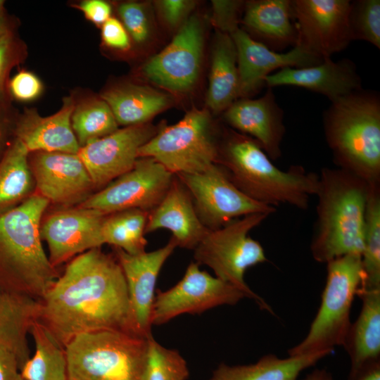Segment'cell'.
Returning a JSON list of instances; mask_svg holds the SVG:
<instances>
[{
    "label": "cell",
    "mask_w": 380,
    "mask_h": 380,
    "mask_svg": "<svg viewBox=\"0 0 380 380\" xmlns=\"http://www.w3.org/2000/svg\"><path fill=\"white\" fill-rule=\"evenodd\" d=\"M264 82L267 88L287 85L307 89L324 95L331 102L362 89L355 63L347 58L334 61L326 58L308 68H284L265 77Z\"/></svg>",
    "instance_id": "obj_21"
},
{
    "label": "cell",
    "mask_w": 380,
    "mask_h": 380,
    "mask_svg": "<svg viewBox=\"0 0 380 380\" xmlns=\"http://www.w3.org/2000/svg\"><path fill=\"white\" fill-rule=\"evenodd\" d=\"M323 125L336 167L380 184L379 94L362 89L331 102Z\"/></svg>",
    "instance_id": "obj_5"
},
{
    "label": "cell",
    "mask_w": 380,
    "mask_h": 380,
    "mask_svg": "<svg viewBox=\"0 0 380 380\" xmlns=\"http://www.w3.org/2000/svg\"><path fill=\"white\" fill-rule=\"evenodd\" d=\"M148 211L129 209L106 215L101 226L103 244L108 243L130 255L145 252L144 237Z\"/></svg>",
    "instance_id": "obj_32"
},
{
    "label": "cell",
    "mask_w": 380,
    "mask_h": 380,
    "mask_svg": "<svg viewBox=\"0 0 380 380\" xmlns=\"http://www.w3.org/2000/svg\"><path fill=\"white\" fill-rule=\"evenodd\" d=\"M246 294L213 277L191 262L183 278L167 291H158L152 307V325H160L184 313L201 314L222 305H235Z\"/></svg>",
    "instance_id": "obj_12"
},
{
    "label": "cell",
    "mask_w": 380,
    "mask_h": 380,
    "mask_svg": "<svg viewBox=\"0 0 380 380\" xmlns=\"http://www.w3.org/2000/svg\"><path fill=\"white\" fill-rule=\"evenodd\" d=\"M362 305L343 346L350 360L348 377L371 362L380 360V289L357 291Z\"/></svg>",
    "instance_id": "obj_25"
},
{
    "label": "cell",
    "mask_w": 380,
    "mask_h": 380,
    "mask_svg": "<svg viewBox=\"0 0 380 380\" xmlns=\"http://www.w3.org/2000/svg\"><path fill=\"white\" fill-rule=\"evenodd\" d=\"M39 303L37 321L63 347L79 334L103 329L138 334L122 268L100 248L70 260Z\"/></svg>",
    "instance_id": "obj_1"
},
{
    "label": "cell",
    "mask_w": 380,
    "mask_h": 380,
    "mask_svg": "<svg viewBox=\"0 0 380 380\" xmlns=\"http://www.w3.org/2000/svg\"><path fill=\"white\" fill-rule=\"evenodd\" d=\"M304 380H334V378L326 369H316L308 374Z\"/></svg>",
    "instance_id": "obj_48"
},
{
    "label": "cell",
    "mask_w": 380,
    "mask_h": 380,
    "mask_svg": "<svg viewBox=\"0 0 380 380\" xmlns=\"http://www.w3.org/2000/svg\"><path fill=\"white\" fill-rule=\"evenodd\" d=\"M103 42L109 48L119 51H127L130 48V37L117 18L110 17L101 26Z\"/></svg>",
    "instance_id": "obj_42"
},
{
    "label": "cell",
    "mask_w": 380,
    "mask_h": 380,
    "mask_svg": "<svg viewBox=\"0 0 380 380\" xmlns=\"http://www.w3.org/2000/svg\"><path fill=\"white\" fill-rule=\"evenodd\" d=\"M291 0H254L245 3L241 23L253 39L278 52L298 42Z\"/></svg>",
    "instance_id": "obj_24"
},
{
    "label": "cell",
    "mask_w": 380,
    "mask_h": 380,
    "mask_svg": "<svg viewBox=\"0 0 380 380\" xmlns=\"http://www.w3.org/2000/svg\"><path fill=\"white\" fill-rule=\"evenodd\" d=\"M35 193L63 208L77 206L95 190L77 153L36 151L29 154Z\"/></svg>",
    "instance_id": "obj_15"
},
{
    "label": "cell",
    "mask_w": 380,
    "mask_h": 380,
    "mask_svg": "<svg viewBox=\"0 0 380 380\" xmlns=\"http://www.w3.org/2000/svg\"><path fill=\"white\" fill-rule=\"evenodd\" d=\"M186 362L180 353L159 344L151 337L141 380H186Z\"/></svg>",
    "instance_id": "obj_35"
},
{
    "label": "cell",
    "mask_w": 380,
    "mask_h": 380,
    "mask_svg": "<svg viewBox=\"0 0 380 380\" xmlns=\"http://www.w3.org/2000/svg\"><path fill=\"white\" fill-rule=\"evenodd\" d=\"M159 128L150 122L125 127L80 147L77 154L94 189L99 191L104 188L130 170L138 159L139 149L156 135Z\"/></svg>",
    "instance_id": "obj_16"
},
{
    "label": "cell",
    "mask_w": 380,
    "mask_h": 380,
    "mask_svg": "<svg viewBox=\"0 0 380 380\" xmlns=\"http://www.w3.org/2000/svg\"><path fill=\"white\" fill-rule=\"evenodd\" d=\"M26 46L15 32L0 37V101H10L8 83L11 70L26 56Z\"/></svg>",
    "instance_id": "obj_37"
},
{
    "label": "cell",
    "mask_w": 380,
    "mask_h": 380,
    "mask_svg": "<svg viewBox=\"0 0 380 380\" xmlns=\"http://www.w3.org/2000/svg\"><path fill=\"white\" fill-rule=\"evenodd\" d=\"M39 307L38 300L0 286V346L16 355L20 368L31 356L28 336Z\"/></svg>",
    "instance_id": "obj_26"
},
{
    "label": "cell",
    "mask_w": 380,
    "mask_h": 380,
    "mask_svg": "<svg viewBox=\"0 0 380 380\" xmlns=\"http://www.w3.org/2000/svg\"><path fill=\"white\" fill-rule=\"evenodd\" d=\"M15 116L11 109L10 101H0V161L14 139L13 125Z\"/></svg>",
    "instance_id": "obj_43"
},
{
    "label": "cell",
    "mask_w": 380,
    "mask_h": 380,
    "mask_svg": "<svg viewBox=\"0 0 380 380\" xmlns=\"http://www.w3.org/2000/svg\"><path fill=\"white\" fill-rule=\"evenodd\" d=\"M86 18L96 25L102 26L110 18L112 8L109 3L103 0H84L76 5Z\"/></svg>",
    "instance_id": "obj_44"
},
{
    "label": "cell",
    "mask_w": 380,
    "mask_h": 380,
    "mask_svg": "<svg viewBox=\"0 0 380 380\" xmlns=\"http://www.w3.org/2000/svg\"><path fill=\"white\" fill-rule=\"evenodd\" d=\"M348 380H380V360L366 364Z\"/></svg>",
    "instance_id": "obj_46"
},
{
    "label": "cell",
    "mask_w": 380,
    "mask_h": 380,
    "mask_svg": "<svg viewBox=\"0 0 380 380\" xmlns=\"http://www.w3.org/2000/svg\"><path fill=\"white\" fill-rule=\"evenodd\" d=\"M331 353L319 351L286 358L268 354L254 364L230 366L223 363L209 380H297L303 370Z\"/></svg>",
    "instance_id": "obj_29"
},
{
    "label": "cell",
    "mask_w": 380,
    "mask_h": 380,
    "mask_svg": "<svg viewBox=\"0 0 380 380\" xmlns=\"http://www.w3.org/2000/svg\"><path fill=\"white\" fill-rule=\"evenodd\" d=\"M100 97L110 106L118 125L125 127L148 123L172 103L170 95L132 83L110 87Z\"/></svg>",
    "instance_id": "obj_27"
},
{
    "label": "cell",
    "mask_w": 380,
    "mask_h": 380,
    "mask_svg": "<svg viewBox=\"0 0 380 380\" xmlns=\"http://www.w3.org/2000/svg\"><path fill=\"white\" fill-rule=\"evenodd\" d=\"M34 351L20 368L24 380H68L64 347L37 320L32 324Z\"/></svg>",
    "instance_id": "obj_31"
},
{
    "label": "cell",
    "mask_w": 380,
    "mask_h": 380,
    "mask_svg": "<svg viewBox=\"0 0 380 380\" xmlns=\"http://www.w3.org/2000/svg\"><path fill=\"white\" fill-rule=\"evenodd\" d=\"M106 215L77 205L53 211L42 220L41 237L48 246L51 264L58 268L80 254L101 248Z\"/></svg>",
    "instance_id": "obj_17"
},
{
    "label": "cell",
    "mask_w": 380,
    "mask_h": 380,
    "mask_svg": "<svg viewBox=\"0 0 380 380\" xmlns=\"http://www.w3.org/2000/svg\"><path fill=\"white\" fill-rule=\"evenodd\" d=\"M175 175L150 157L139 158L133 167L77 206L108 215L129 209L150 212L167 193Z\"/></svg>",
    "instance_id": "obj_11"
},
{
    "label": "cell",
    "mask_w": 380,
    "mask_h": 380,
    "mask_svg": "<svg viewBox=\"0 0 380 380\" xmlns=\"http://www.w3.org/2000/svg\"><path fill=\"white\" fill-rule=\"evenodd\" d=\"M237 53L239 97L246 98L265 86L264 78L277 69L316 65L324 59L296 45L286 53L274 51L253 39L242 29L231 34Z\"/></svg>",
    "instance_id": "obj_19"
},
{
    "label": "cell",
    "mask_w": 380,
    "mask_h": 380,
    "mask_svg": "<svg viewBox=\"0 0 380 380\" xmlns=\"http://www.w3.org/2000/svg\"><path fill=\"white\" fill-rule=\"evenodd\" d=\"M0 380H24L18 357L2 346H0Z\"/></svg>",
    "instance_id": "obj_45"
},
{
    "label": "cell",
    "mask_w": 380,
    "mask_h": 380,
    "mask_svg": "<svg viewBox=\"0 0 380 380\" xmlns=\"http://www.w3.org/2000/svg\"><path fill=\"white\" fill-rule=\"evenodd\" d=\"M15 20L6 11L0 13V37L12 32H15Z\"/></svg>",
    "instance_id": "obj_47"
},
{
    "label": "cell",
    "mask_w": 380,
    "mask_h": 380,
    "mask_svg": "<svg viewBox=\"0 0 380 380\" xmlns=\"http://www.w3.org/2000/svg\"><path fill=\"white\" fill-rule=\"evenodd\" d=\"M176 247L177 245L172 238L159 249L137 255H130L113 247L114 255L126 280L134 330L147 338L152 337L151 317L157 278Z\"/></svg>",
    "instance_id": "obj_18"
},
{
    "label": "cell",
    "mask_w": 380,
    "mask_h": 380,
    "mask_svg": "<svg viewBox=\"0 0 380 380\" xmlns=\"http://www.w3.org/2000/svg\"><path fill=\"white\" fill-rule=\"evenodd\" d=\"M175 176L189 191L196 213L208 229L220 228L248 215H271L277 210L245 195L232 182L224 168L216 163L201 172Z\"/></svg>",
    "instance_id": "obj_10"
},
{
    "label": "cell",
    "mask_w": 380,
    "mask_h": 380,
    "mask_svg": "<svg viewBox=\"0 0 380 380\" xmlns=\"http://www.w3.org/2000/svg\"><path fill=\"white\" fill-rule=\"evenodd\" d=\"M360 289H380V184H369L365 209Z\"/></svg>",
    "instance_id": "obj_33"
},
{
    "label": "cell",
    "mask_w": 380,
    "mask_h": 380,
    "mask_svg": "<svg viewBox=\"0 0 380 380\" xmlns=\"http://www.w3.org/2000/svg\"><path fill=\"white\" fill-rule=\"evenodd\" d=\"M244 5L242 1H212V23L218 31L231 34L239 28L241 10Z\"/></svg>",
    "instance_id": "obj_40"
},
{
    "label": "cell",
    "mask_w": 380,
    "mask_h": 380,
    "mask_svg": "<svg viewBox=\"0 0 380 380\" xmlns=\"http://www.w3.org/2000/svg\"><path fill=\"white\" fill-rule=\"evenodd\" d=\"M269 215L251 214L220 228L208 229L194 249V258L198 265L210 267L216 277L240 289L261 309L272 312L270 306L244 280L245 272L249 267L267 261L262 246L248 234Z\"/></svg>",
    "instance_id": "obj_8"
},
{
    "label": "cell",
    "mask_w": 380,
    "mask_h": 380,
    "mask_svg": "<svg viewBox=\"0 0 380 380\" xmlns=\"http://www.w3.org/2000/svg\"><path fill=\"white\" fill-rule=\"evenodd\" d=\"M369 184L345 170L323 167L319 174L317 220L310 243L315 260L321 263L360 254Z\"/></svg>",
    "instance_id": "obj_4"
},
{
    "label": "cell",
    "mask_w": 380,
    "mask_h": 380,
    "mask_svg": "<svg viewBox=\"0 0 380 380\" xmlns=\"http://www.w3.org/2000/svg\"><path fill=\"white\" fill-rule=\"evenodd\" d=\"M71 126L80 147L119 129L110 106L101 97L75 103Z\"/></svg>",
    "instance_id": "obj_34"
},
{
    "label": "cell",
    "mask_w": 380,
    "mask_h": 380,
    "mask_svg": "<svg viewBox=\"0 0 380 380\" xmlns=\"http://www.w3.org/2000/svg\"><path fill=\"white\" fill-rule=\"evenodd\" d=\"M44 86L40 79L32 72L22 70L9 79L8 93L10 99L27 102L37 99Z\"/></svg>",
    "instance_id": "obj_39"
},
{
    "label": "cell",
    "mask_w": 380,
    "mask_h": 380,
    "mask_svg": "<svg viewBox=\"0 0 380 380\" xmlns=\"http://www.w3.org/2000/svg\"><path fill=\"white\" fill-rule=\"evenodd\" d=\"M348 25L353 40H364L380 49V1H350Z\"/></svg>",
    "instance_id": "obj_36"
},
{
    "label": "cell",
    "mask_w": 380,
    "mask_h": 380,
    "mask_svg": "<svg viewBox=\"0 0 380 380\" xmlns=\"http://www.w3.org/2000/svg\"><path fill=\"white\" fill-rule=\"evenodd\" d=\"M239 97L237 53L229 34L218 31L211 58L208 107L215 113L225 111Z\"/></svg>",
    "instance_id": "obj_28"
},
{
    "label": "cell",
    "mask_w": 380,
    "mask_h": 380,
    "mask_svg": "<svg viewBox=\"0 0 380 380\" xmlns=\"http://www.w3.org/2000/svg\"><path fill=\"white\" fill-rule=\"evenodd\" d=\"M149 338L120 329L75 336L64 347L68 380H141Z\"/></svg>",
    "instance_id": "obj_6"
},
{
    "label": "cell",
    "mask_w": 380,
    "mask_h": 380,
    "mask_svg": "<svg viewBox=\"0 0 380 380\" xmlns=\"http://www.w3.org/2000/svg\"><path fill=\"white\" fill-rule=\"evenodd\" d=\"M215 163L241 192L264 205L306 210L317 193L319 174L298 165L280 170L256 140L233 129L225 130L219 141Z\"/></svg>",
    "instance_id": "obj_2"
},
{
    "label": "cell",
    "mask_w": 380,
    "mask_h": 380,
    "mask_svg": "<svg viewBox=\"0 0 380 380\" xmlns=\"http://www.w3.org/2000/svg\"><path fill=\"white\" fill-rule=\"evenodd\" d=\"M218 146L209 110L194 108L177 123L160 125L138 158H152L175 175L194 174L215 163Z\"/></svg>",
    "instance_id": "obj_9"
},
{
    "label": "cell",
    "mask_w": 380,
    "mask_h": 380,
    "mask_svg": "<svg viewBox=\"0 0 380 380\" xmlns=\"http://www.w3.org/2000/svg\"><path fill=\"white\" fill-rule=\"evenodd\" d=\"M229 125L256 140L272 160L281 156L285 134L284 112L277 103L272 88L257 99L242 98L235 101L224 113Z\"/></svg>",
    "instance_id": "obj_20"
},
{
    "label": "cell",
    "mask_w": 380,
    "mask_h": 380,
    "mask_svg": "<svg viewBox=\"0 0 380 380\" xmlns=\"http://www.w3.org/2000/svg\"><path fill=\"white\" fill-rule=\"evenodd\" d=\"M29 151L14 138L0 161V215L15 208L35 191Z\"/></svg>",
    "instance_id": "obj_30"
},
{
    "label": "cell",
    "mask_w": 380,
    "mask_h": 380,
    "mask_svg": "<svg viewBox=\"0 0 380 380\" xmlns=\"http://www.w3.org/2000/svg\"><path fill=\"white\" fill-rule=\"evenodd\" d=\"M159 229L170 230L177 246L193 250L208 230L199 220L189 191L175 175L161 201L148 213L145 233Z\"/></svg>",
    "instance_id": "obj_23"
},
{
    "label": "cell",
    "mask_w": 380,
    "mask_h": 380,
    "mask_svg": "<svg viewBox=\"0 0 380 380\" xmlns=\"http://www.w3.org/2000/svg\"><path fill=\"white\" fill-rule=\"evenodd\" d=\"M203 48V30L193 15L180 27L172 41L143 65L141 72L155 84L173 92H185L199 75Z\"/></svg>",
    "instance_id": "obj_14"
},
{
    "label": "cell",
    "mask_w": 380,
    "mask_h": 380,
    "mask_svg": "<svg viewBox=\"0 0 380 380\" xmlns=\"http://www.w3.org/2000/svg\"><path fill=\"white\" fill-rule=\"evenodd\" d=\"M327 264L321 303L308 334L288 350L289 356L333 351L342 346L350 327L353 299L364 279L361 255L348 254Z\"/></svg>",
    "instance_id": "obj_7"
},
{
    "label": "cell",
    "mask_w": 380,
    "mask_h": 380,
    "mask_svg": "<svg viewBox=\"0 0 380 380\" xmlns=\"http://www.w3.org/2000/svg\"><path fill=\"white\" fill-rule=\"evenodd\" d=\"M292 15L298 45L324 59L345 49L352 41L348 0H293Z\"/></svg>",
    "instance_id": "obj_13"
},
{
    "label": "cell",
    "mask_w": 380,
    "mask_h": 380,
    "mask_svg": "<svg viewBox=\"0 0 380 380\" xmlns=\"http://www.w3.org/2000/svg\"><path fill=\"white\" fill-rule=\"evenodd\" d=\"M49 201L34 193L0 215V286L39 300L59 276L40 234Z\"/></svg>",
    "instance_id": "obj_3"
},
{
    "label": "cell",
    "mask_w": 380,
    "mask_h": 380,
    "mask_svg": "<svg viewBox=\"0 0 380 380\" xmlns=\"http://www.w3.org/2000/svg\"><path fill=\"white\" fill-rule=\"evenodd\" d=\"M156 4L166 25L175 28L186 20V17L193 9L195 2L186 0H160L157 1Z\"/></svg>",
    "instance_id": "obj_41"
},
{
    "label": "cell",
    "mask_w": 380,
    "mask_h": 380,
    "mask_svg": "<svg viewBox=\"0 0 380 380\" xmlns=\"http://www.w3.org/2000/svg\"><path fill=\"white\" fill-rule=\"evenodd\" d=\"M118 12L122 24L136 44H144L149 40L152 26L145 4L134 1L122 3L118 7Z\"/></svg>",
    "instance_id": "obj_38"
},
{
    "label": "cell",
    "mask_w": 380,
    "mask_h": 380,
    "mask_svg": "<svg viewBox=\"0 0 380 380\" xmlns=\"http://www.w3.org/2000/svg\"><path fill=\"white\" fill-rule=\"evenodd\" d=\"M75 104L72 96L65 97L59 110L45 117L35 109L25 108L15 116L14 138L20 140L30 153L36 151L78 153L80 146L71 126Z\"/></svg>",
    "instance_id": "obj_22"
},
{
    "label": "cell",
    "mask_w": 380,
    "mask_h": 380,
    "mask_svg": "<svg viewBox=\"0 0 380 380\" xmlns=\"http://www.w3.org/2000/svg\"><path fill=\"white\" fill-rule=\"evenodd\" d=\"M4 4H5L4 1L0 0V13L5 11Z\"/></svg>",
    "instance_id": "obj_49"
}]
</instances>
